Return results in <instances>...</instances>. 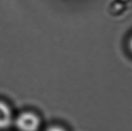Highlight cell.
<instances>
[{"label":"cell","instance_id":"cell-1","mask_svg":"<svg viewBox=\"0 0 132 131\" xmlns=\"http://www.w3.org/2000/svg\"><path fill=\"white\" fill-rule=\"evenodd\" d=\"M13 124L19 131H39L42 120L36 112L24 110L14 117Z\"/></svg>","mask_w":132,"mask_h":131},{"label":"cell","instance_id":"cell-2","mask_svg":"<svg viewBox=\"0 0 132 131\" xmlns=\"http://www.w3.org/2000/svg\"><path fill=\"white\" fill-rule=\"evenodd\" d=\"M14 117L11 107L5 101L0 100V130L9 128L13 124Z\"/></svg>","mask_w":132,"mask_h":131},{"label":"cell","instance_id":"cell-3","mask_svg":"<svg viewBox=\"0 0 132 131\" xmlns=\"http://www.w3.org/2000/svg\"><path fill=\"white\" fill-rule=\"evenodd\" d=\"M45 131H67L64 127L60 126V125H52L49 127H47Z\"/></svg>","mask_w":132,"mask_h":131},{"label":"cell","instance_id":"cell-4","mask_svg":"<svg viewBox=\"0 0 132 131\" xmlns=\"http://www.w3.org/2000/svg\"><path fill=\"white\" fill-rule=\"evenodd\" d=\"M129 49H130V50L131 51L132 53V38L131 39L130 42H129Z\"/></svg>","mask_w":132,"mask_h":131}]
</instances>
